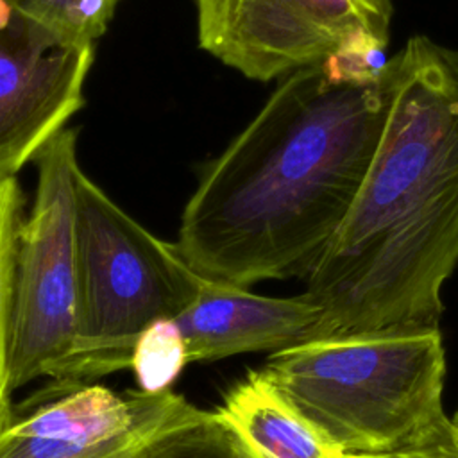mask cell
<instances>
[{
    "instance_id": "cell-7",
    "label": "cell",
    "mask_w": 458,
    "mask_h": 458,
    "mask_svg": "<svg viewBox=\"0 0 458 458\" xmlns=\"http://www.w3.org/2000/svg\"><path fill=\"white\" fill-rule=\"evenodd\" d=\"M202 411L174 390L116 392L93 381L50 379L11 406L0 428V458H140Z\"/></svg>"
},
{
    "instance_id": "cell-10",
    "label": "cell",
    "mask_w": 458,
    "mask_h": 458,
    "mask_svg": "<svg viewBox=\"0 0 458 458\" xmlns=\"http://www.w3.org/2000/svg\"><path fill=\"white\" fill-rule=\"evenodd\" d=\"M213 411L249 458H345L344 451L297 411L259 370L238 381Z\"/></svg>"
},
{
    "instance_id": "cell-5",
    "label": "cell",
    "mask_w": 458,
    "mask_h": 458,
    "mask_svg": "<svg viewBox=\"0 0 458 458\" xmlns=\"http://www.w3.org/2000/svg\"><path fill=\"white\" fill-rule=\"evenodd\" d=\"M36 199L25 218L7 320L11 394L34 379H63L77 336V131L63 129L36 156Z\"/></svg>"
},
{
    "instance_id": "cell-11",
    "label": "cell",
    "mask_w": 458,
    "mask_h": 458,
    "mask_svg": "<svg viewBox=\"0 0 458 458\" xmlns=\"http://www.w3.org/2000/svg\"><path fill=\"white\" fill-rule=\"evenodd\" d=\"M25 197L14 175L0 177V428L13 406L7 381V320Z\"/></svg>"
},
{
    "instance_id": "cell-1",
    "label": "cell",
    "mask_w": 458,
    "mask_h": 458,
    "mask_svg": "<svg viewBox=\"0 0 458 458\" xmlns=\"http://www.w3.org/2000/svg\"><path fill=\"white\" fill-rule=\"evenodd\" d=\"M381 72L333 57L283 77L184 206L175 245L197 274L242 288L306 277L372 159Z\"/></svg>"
},
{
    "instance_id": "cell-14",
    "label": "cell",
    "mask_w": 458,
    "mask_h": 458,
    "mask_svg": "<svg viewBox=\"0 0 458 458\" xmlns=\"http://www.w3.org/2000/svg\"><path fill=\"white\" fill-rule=\"evenodd\" d=\"M59 30L95 41L100 38L120 0H16Z\"/></svg>"
},
{
    "instance_id": "cell-2",
    "label": "cell",
    "mask_w": 458,
    "mask_h": 458,
    "mask_svg": "<svg viewBox=\"0 0 458 458\" xmlns=\"http://www.w3.org/2000/svg\"><path fill=\"white\" fill-rule=\"evenodd\" d=\"M381 73L372 159L304 277L320 308L311 340L438 327L458 265V48L413 34Z\"/></svg>"
},
{
    "instance_id": "cell-6",
    "label": "cell",
    "mask_w": 458,
    "mask_h": 458,
    "mask_svg": "<svg viewBox=\"0 0 458 458\" xmlns=\"http://www.w3.org/2000/svg\"><path fill=\"white\" fill-rule=\"evenodd\" d=\"M199 45L252 81L333 57H385L392 0H193Z\"/></svg>"
},
{
    "instance_id": "cell-17",
    "label": "cell",
    "mask_w": 458,
    "mask_h": 458,
    "mask_svg": "<svg viewBox=\"0 0 458 458\" xmlns=\"http://www.w3.org/2000/svg\"><path fill=\"white\" fill-rule=\"evenodd\" d=\"M345 458H367V456H345Z\"/></svg>"
},
{
    "instance_id": "cell-13",
    "label": "cell",
    "mask_w": 458,
    "mask_h": 458,
    "mask_svg": "<svg viewBox=\"0 0 458 458\" xmlns=\"http://www.w3.org/2000/svg\"><path fill=\"white\" fill-rule=\"evenodd\" d=\"M140 458H249L236 437L218 420L215 411L170 429Z\"/></svg>"
},
{
    "instance_id": "cell-8",
    "label": "cell",
    "mask_w": 458,
    "mask_h": 458,
    "mask_svg": "<svg viewBox=\"0 0 458 458\" xmlns=\"http://www.w3.org/2000/svg\"><path fill=\"white\" fill-rule=\"evenodd\" d=\"M95 41L0 0V177L14 175L84 106Z\"/></svg>"
},
{
    "instance_id": "cell-16",
    "label": "cell",
    "mask_w": 458,
    "mask_h": 458,
    "mask_svg": "<svg viewBox=\"0 0 458 458\" xmlns=\"http://www.w3.org/2000/svg\"><path fill=\"white\" fill-rule=\"evenodd\" d=\"M453 422L458 426V410H456V413H454V419H453Z\"/></svg>"
},
{
    "instance_id": "cell-12",
    "label": "cell",
    "mask_w": 458,
    "mask_h": 458,
    "mask_svg": "<svg viewBox=\"0 0 458 458\" xmlns=\"http://www.w3.org/2000/svg\"><path fill=\"white\" fill-rule=\"evenodd\" d=\"M186 365L184 338L175 318H172L157 320L141 333L129 369L134 372L136 388L159 394L172 390V385Z\"/></svg>"
},
{
    "instance_id": "cell-4",
    "label": "cell",
    "mask_w": 458,
    "mask_h": 458,
    "mask_svg": "<svg viewBox=\"0 0 458 458\" xmlns=\"http://www.w3.org/2000/svg\"><path fill=\"white\" fill-rule=\"evenodd\" d=\"M77 336L63 379L93 381L129 369L141 333L177 318L200 293L175 243L129 216L82 170L75 186Z\"/></svg>"
},
{
    "instance_id": "cell-15",
    "label": "cell",
    "mask_w": 458,
    "mask_h": 458,
    "mask_svg": "<svg viewBox=\"0 0 458 458\" xmlns=\"http://www.w3.org/2000/svg\"><path fill=\"white\" fill-rule=\"evenodd\" d=\"M376 458H458V426L445 417L413 445Z\"/></svg>"
},
{
    "instance_id": "cell-9",
    "label": "cell",
    "mask_w": 458,
    "mask_h": 458,
    "mask_svg": "<svg viewBox=\"0 0 458 458\" xmlns=\"http://www.w3.org/2000/svg\"><path fill=\"white\" fill-rule=\"evenodd\" d=\"M318 320L320 308L304 293L268 297L209 279L175 318L188 363H209L258 351L277 352L310 342Z\"/></svg>"
},
{
    "instance_id": "cell-3",
    "label": "cell",
    "mask_w": 458,
    "mask_h": 458,
    "mask_svg": "<svg viewBox=\"0 0 458 458\" xmlns=\"http://www.w3.org/2000/svg\"><path fill=\"white\" fill-rule=\"evenodd\" d=\"M259 374L345 456H386L445 419L438 327L310 340L270 354Z\"/></svg>"
}]
</instances>
